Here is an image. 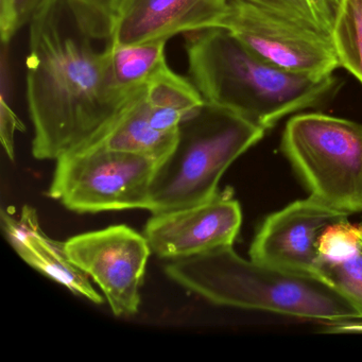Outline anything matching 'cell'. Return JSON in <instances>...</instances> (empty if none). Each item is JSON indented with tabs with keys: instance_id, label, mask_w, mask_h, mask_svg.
<instances>
[{
	"instance_id": "1",
	"label": "cell",
	"mask_w": 362,
	"mask_h": 362,
	"mask_svg": "<svg viewBox=\"0 0 362 362\" xmlns=\"http://www.w3.org/2000/svg\"><path fill=\"white\" fill-rule=\"evenodd\" d=\"M29 26L27 105L33 156L57 160L84 149L132 95L112 79L109 48L97 50L66 0H43Z\"/></svg>"
},
{
	"instance_id": "2",
	"label": "cell",
	"mask_w": 362,
	"mask_h": 362,
	"mask_svg": "<svg viewBox=\"0 0 362 362\" xmlns=\"http://www.w3.org/2000/svg\"><path fill=\"white\" fill-rule=\"evenodd\" d=\"M186 35L188 75L205 105L266 132L285 116L325 103L338 88L332 74L315 77L270 64L223 27Z\"/></svg>"
},
{
	"instance_id": "3",
	"label": "cell",
	"mask_w": 362,
	"mask_h": 362,
	"mask_svg": "<svg viewBox=\"0 0 362 362\" xmlns=\"http://www.w3.org/2000/svg\"><path fill=\"white\" fill-rule=\"evenodd\" d=\"M169 279L221 306L289 315L328 326L362 321L359 313L319 277L245 259L233 247L171 260Z\"/></svg>"
},
{
	"instance_id": "4",
	"label": "cell",
	"mask_w": 362,
	"mask_h": 362,
	"mask_svg": "<svg viewBox=\"0 0 362 362\" xmlns=\"http://www.w3.org/2000/svg\"><path fill=\"white\" fill-rule=\"evenodd\" d=\"M264 133L232 112L205 105L180 126L175 148L156 167L148 211H175L214 198L228 167Z\"/></svg>"
},
{
	"instance_id": "5",
	"label": "cell",
	"mask_w": 362,
	"mask_h": 362,
	"mask_svg": "<svg viewBox=\"0 0 362 362\" xmlns=\"http://www.w3.org/2000/svg\"><path fill=\"white\" fill-rule=\"evenodd\" d=\"M281 151L309 197L343 215L362 211V126L321 113L286 124Z\"/></svg>"
},
{
	"instance_id": "6",
	"label": "cell",
	"mask_w": 362,
	"mask_h": 362,
	"mask_svg": "<svg viewBox=\"0 0 362 362\" xmlns=\"http://www.w3.org/2000/svg\"><path fill=\"white\" fill-rule=\"evenodd\" d=\"M47 194L79 214L147 209L158 163L116 150H82L56 160Z\"/></svg>"
},
{
	"instance_id": "7",
	"label": "cell",
	"mask_w": 362,
	"mask_h": 362,
	"mask_svg": "<svg viewBox=\"0 0 362 362\" xmlns=\"http://www.w3.org/2000/svg\"><path fill=\"white\" fill-rule=\"evenodd\" d=\"M218 27L230 30L256 56L291 73L323 77L341 67L332 40L241 0H230Z\"/></svg>"
},
{
	"instance_id": "8",
	"label": "cell",
	"mask_w": 362,
	"mask_h": 362,
	"mask_svg": "<svg viewBox=\"0 0 362 362\" xmlns=\"http://www.w3.org/2000/svg\"><path fill=\"white\" fill-rule=\"evenodd\" d=\"M64 247L69 259L103 290L116 317L139 313L152 253L145 235L120 224L71 237Z\"/></svg>"
},
{
	"instance_id": "9",
	"label": "cell",
	"mask_w": 362,
	"mask_h": 362,
	"mask_svg": "<svg viewBox=\"0 0 362 362\" xmlns=\"http://www.w3.org/2000/svg\"><path fill=\"white\" fill-rule=\"evenodd\" d=\"M241 223L240 204L226 190L194 206L152 214L144 235L158 257L182 259L233 247Z\"/></svg>"
},
{
	"instance_id": "10",
	"label": "cell",
	"mask_w": 362,
	"mask_h": 362,
	"mask_svg": "<svg viewBox=\"0 0 362 362\" xmlns=\"http://www.w3.org/2000/svg\"><path fill=\"white\" fill-rule=\"evenodd\" d=\"M349 216L308 197L264 219L250 247V258L298 274L317 276V245L324 230Z\"/></svg>"
},
{
	"instance_id": "11",
	"label": "cell",
	"mask_w": 362,
	"mask_h": 362,
	"mask_svg": "<svg viewBox=\"0 0 362 362\" xmlns=\"http://www.w3.org/2000/svg\"><path fill=\"white\" fill-rule=\"evenodd\" d=\"M230 0H120L107 44L136 45L168 41L218 27Z\"/></svg>"
},
{
	"instance_id": "12",
	"label": "cell",
	"mask_w": 362,
	"mask_h": 362,
	"mask_svg": "<svg viewBox=\"0 0 362 362\" xmlns=\"http://www.w3.org/2000/svg\"><path fill=\"white\" fill-rule=\"evenodd\" d=\"M317 276L343 296L362 319V226L345 218L324 230L317 245Z\"/></svg>"
},
{
	"instance_id": "13",
	"label": "cell",
	"mask_w": 362,
	"mask_h": 362,
	"mask_svg": "<svg viewBox=\"0 0 362 362\" xmlns=\"http://www.w3.org/2000/svg\"><path fill=\"white\" fill-rule=\"evenodd\" d=\"M145 86L131 96L109 127L82 150L103 148L130 152L151 158L158 165L168 158L177 144L179 131L165 133L154 128Z\"/></svg>"
},
{
	"instance_id": "14",
	"label": "cell",
	"mask_w": 362,
	"mask_h": 362,
	"mask_svg": "<svg viewBox=\"0 0 362 362\" xmlns=\"http://www.w3.org/2000/svg\"><path fill=\"white\" fill-rule=\"evenodd\" d=\"M14 250L29 266L64 286L73 293L97 305L103 304L105 300L93 287L90 276L69 259L64 243L54 240L43 233Z\"/></svg>"
},
{
	"instance_id": "15",
	"label": "cell",
	"mask_w": 362,
	"mask_h": 362,
	"mask_svg": "<svg viewBox=\"0 0 362 362\" xmlns=\"http://www.w3.org/2000/svg\"><path fill=\"white\" fill-rule=\"evenodd\" d=\"M166 43L167 41H158L127 46L107 44L115 88L122 94L132 95L145 86L168 65L165 56Z\"/></svg>"
},
{
	"instance_id": "16",
	"label": "cell",
	"mask_w": 362,
	"mask_h": 362,
	"mask_svg": "<svg viewBox=\"0 0 362 362\" xmlns=\"http://www.w3.org/2000/svg\"><path fill=\"white\" fill-rule=\"evenodd\" d=\"M145 95L152 107L173 114L182 124L205 107L202 96L192 81L171 71L168 65L146 84Z\"/></svg>"
},
{
	"instance_id": "17",
	"label": "cell",
	"mask_w": 362,
	"mask_h": 362,
	"mask_svg": "<svg viewBox=\"0 0 362 362\" xmlns=\"http://www.w3.org/2000/svg\"><path fill=\"white\" fill-rule=\"evenodd\" d=\"M293 21L332 40L342 0H241Z\"/></svg>"
},
{
	"instance_id": "18",
	"label": "cell",
	"mask_w": 362,
	"mask_h": 362,
	"mask_svg": "<svg viewBox=\"0 0 362 362\" xmlns=\"http://www.w3.org/2000/svg\"><path fill=\"white\" fill-rule=\"evenodd\" d=\"M332 43L341 67L362 84V0H342Z\"/></svg>"
},
{
	"instance_id": "19",
	"label": "cell",
	"mask_w": 362,
	"mask_h": 362,
	"mask_svg": "<svg viewBox=\"0 0 362 362\" xmlns=\"http://www.w3.org/2000/svg\"><path fill=\"white\" fill-rule=\"evenodd\" d=\"M80 26L95 40H107L113 30L120 0H66Z\"/></svg>"
},
{
	"instance_id": "20",
	"label": "cell",
	"mask_w": 362,
	"mask_h": 362,
	"mask_svg": "<svg viewBox=\"0 0 362 362\" xmlns=\"http://www.w3.org/2000/svg\"><path fill=\"white\" fill-rule=\"evenodd\" d=\"M43 0H0L1 42L10 44L16 33L30 22Z\"/></svg>"
},
{
	"instance_id": "21",
	"label": "cell",
	"mask_w": 362,
	"mask_h": 362,
	"mask_svg": "<svg viewBox=\"0 0 362 362\" xmlns=\"http://www.w3.org/2000/svg\"><path fill=\"white\" fill-rule=\"evenodd\" d=\"M1 223H3L6 236L13 249L20 247L28 239L39 236L44 233L40 226L37 211L30 206H24L18 218L3 211Z\"/></svg>"
},
{
	"instance_id": "22",
	"label": "cell",
	"mask_w": 362,
	"mask_h": 362,
	"mask_svg": "<svg viewBox=\"0 0 362 362\" xmlns=\"http://www.w3.org/2000/svg\"><path fill=\"white\" fill-rule=\"evenodd\" d=\"M25 127L9 105V99L1 97L0 100V137L10 160H14V137L16 131H24Z\"/></svg>"
}]
</instances>
